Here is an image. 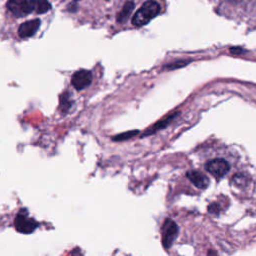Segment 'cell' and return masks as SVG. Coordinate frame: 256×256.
<instances>
[{
    "instance_id": "cell-1",
    "label": "cell",
    "mask_w": 256,
    "mask_h": 256,
    "mask_svg": "<svg viewBox=\"0 0 256 256\" xmlns=\"http://www.w3.org/2000/svg\"><path fill=\"white\" fill-rule=\"evenodd\" d=\"M160 12V5L155 0H147L134 14L132 24L136 27L143 26L156 17Z\"/></svg>"
},
{
    "instance_id": "cell-9",
    "label": "cell",
    "mask_w": 256,
    "mask_h": 256,
    "mask_svg": "<svg viewBox=\"0 0 256 256\" xmlns=\"http://www.w3.org/2000/svg\"><path fill=\"white\" fill-rule=\"evenodd\" d=\"M176 115H178V113H173V114H171V115H169V116H166L165 118H163V119H161V120H159L158 122H156L151 128H149V129H147L145 132H144V134H143V136H146V135H151V134H153V133H155L156 131H158V130H160V129H163V128H165L166 126H168L169 124H170V122H171L175 117H176Z\"/></svg>"
},
{
    "instance_id": "cell-12",
    "label": "cell",
    "mask_w": 256,
    "mask_h": 256,
    "mask_svg": "<svg viewBox=\"0 0 256 256\" xmlns=\"http://www.w3.org/2000/svg\"><path fill=\"white\" fill-rule=\"evenodd\" d=\"M51 9L48 0H34V11L37 14H44Z\"/></svg>"
},
{
    "instance_id": "cell-6",
    "label": "cell",
    "mask_w": 256,
    "mask_h": 256,
    "mask_svg": "<svg viewBox=\"0 0 256 256\" xmlns=\"http://www.w3.org/2000/svg\"><path fill=\"white\" fill-rule=\"evenodd\" d=\"M205 168L209 173H211L215 177L221 178L224 175H226L227 172L229 171L230 165L228 164V162H227L224 159L216 158V159L208 161L205 165Z\"/></svg>"
},
{
    "instance_id": "cell-8",
    "label": "cell",
    "mask_w": 256,
    "mask_h": 256,
    "mask_svg": "<svg viewBox=\"0 0 256 256\" xmlns=\"http://www.w3.org/2000/svg\"><path fill=\"white\" fill-rule=\"evenodd\" d=\"M187 178L198 188L205 189L209 186V178L200 171H195V170H190L186 173Z\"/></svg>"
},
{
    "instance_id": "cell-3",
    "label": "cell",
    "mask_w": 256,
    "mask_h": 256,
    "mask_svg": "<svg viewBox=\"0 0 256 256\" xmlns=\"http://www.w3.org/2000/svg\"><path fill=\"white\" fill-rule=\"evenodd\" d=\"M14 226L16 230L22 234H30L35 231L38 223L28 216V212L21 210L14 220Z\"/></svg>"
},
{
    "instance_id": "cell-13",
    "label": "cell",
    "mask_w": 256,
    "mask_h": 256,
    "mask_svg": "<svg viewBox=\"0 0 256 256\" xmlns=\"http://www.w3.org/2000/svg\"><path fill=\"white\" fill-rule=\"evenodd\" d=\"M138 130H133V131H127V132H124V133H121V134H118L116 136L113 137L112 139L114 141H123V140H128L129 138L135 136L136 134H138Z\"/></svg>"
},
{
    "instance_id": "cell-11",
    "label": "cell",
    "mask_w": 256,
    "mask_h": 256,
    "mask_svg": "<svg viewBox=\"0 0 256 256\" xmlns=\"http://www.w3.org/2000/svg\"><path fill=\"white\" fill-rule=\"evenodd\" d=\"M72 101H71V98H70V94L68 91H65L63 92L61 95H60V105H59V108L61 110V112L63 113V114H66V113L69 111L70 107L72 106Z\"/></svg>"
},
{
    "instance_id": "cell-7",
    "label": "cell",
    "mask_w": 256,
    "mask_h": 256,
    "mask_svg": "<svg viewBox=\"0 0 256 256\" xmlns=\"http://www.w3.org/2000/svg\"><path fill=\"white\" fill-rule=\"evenodd\" d=\"M41 21L39 19H32L23 22L18 28V34L21 38H28L34 35L39 29Z\"/></svg>"
},
{
    "instance_id": "cell-2",
    "label": "cell",
    "mask_w": 256,
    "mask_h": 256,
    "mask_svg": "<svg viewBox=\"0 0 256 256\" xmlns=\"http://www.w3.org/2000/svg\"><path fill=\"white\" fill-rule=\"evenodd\" d=\"M6 6L15 17L21 18L34 11V0H8Z\"/></svg>"
},
{
    "instance_id": "cell-4",
    "label": "cell",
    "mask_w": 256,
    "mask_h": 256,
    "mask_svg": "<svg viewBox=\"0 0 256 256\" xmlns=\"http://www.w3.org/2000/svg\"><path fill=\"white\" fill-rule=\"evenodd\" d=\"M179 229L177 224L172 219H166L162 225L161 236H162V245L164 248L168 249L171 247L174 240L178 235Z\"/></svg>"
},
{
    "instance_id": "cell-5",
    "label": "cell",
    "mask_w": 256,
    "mask_h": 256,
    "mask_svg": "<svg viewBox=\"0 0 256 256\" xmlns=\"http://www.w3.org/2000/svg\"><path fill=\"white\" fill-rule=\"evenodd\" d=\"M92 82V73L86 69L77 70L71 77V84L73 87L80 91L87 88Z\"/></svg>"
},
{
    "instance_id": "cell-14",
    "label": "cell",
    "mask_w": 256,
    "mask_h": 256,
    "mask_svg": "<svg viewBox=\"0 0 256 256\" xmlns=\"http://www.w3.org/2000/svg\"><path fill=\"white\" fill-rule=\"evenodd\" d=\"M231 52H232V53H241V52H242V49H234V48H232V49H231Z\"/></svg>"
},
{
    "instance_id": "cell-10",
    "label": "cell",
    "mask_w": 256,
    "mask_h": 256,
    "mask_svg": "<svg viewBox=\"0 0 256 256\" xmlns=\"http://www.w3.org/2000/svg\"><path fill=\"white\" fill-rule=\"evenodd\" d=\"M133 8H134V3L132 1H127L124 4L121 11L117 15V22H119V23L125 22L128 19V17L130 16Z\"/></svg>"
}]
</instances>
